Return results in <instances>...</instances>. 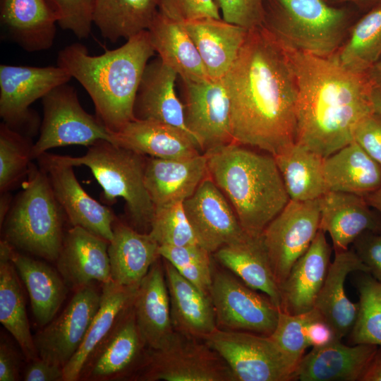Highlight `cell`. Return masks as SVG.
I'll return each instance as SVG.
<instances>
[{"instance_id":"7bdbcfd3","label":"cell","mask_w":381,"mask_h":381,"mask_svg":"<svg viewBox=\"0 0 381 381\" xmlns=\"http://www.w3.org/2000/svg\"><path fill=\"white\" fill-rule=\"evenodd\" d=\"M162 258L171 263L186 279L210 295L214 265L211 255L200 244L159 246Z\"/></svg>"},{"instance_id":"7402d4cb","label":"cell","mask_w":381,"mask_h":381,"mask_svg":"<svg viewBox=\"0 0 381 381\" xmlns=\"http://www.w3.org/2000/svg\"><path fill=\"white\" fill-rule=\"evenodd\" d=\"M136 323L148 349L162 348L172 337L170 300L162 258L140 282L133 303Z\"/></svg>"},{"instance_id":"816d5d0a","label":"cell","mask_w":381,"mask_h":381,"mask_svg":"<svg viewBox=\"0 0 381 381\" xmlns=\"http://www.w3.org/2000/svg\"><path fill=\"white\" fill-rule=\"evenodd\" d=\"M22 356L16 347L1 335L0 341V381L20 380Z\"/></svg>"},{"instance_id":"b9f144b4","label":"cell","mask_w":381,"mask_h":381,"mask_svg":"<svg viewBox=\"0 0 381 381\" xmlns=\"http://www.w3.org/2000/svg\"><path fill=\"white\" fill-rule=\"evenodd\" d=\"M30 138L0 125V192H9L25 176L32 163Z\"/></svg>"},{"instance_id":"484cf974","label":"cell","mask_w":381,"mask_h":381,"mask_svg":"<svg viewBox=\"0 0 381 381\" xmlns=\"http://www.w3.org/2000/svg\"><path fill=\"white\" fill-rule=\"evenodd\" d=\"M354 272L369 273V269L352 249L334 252L314 305L339 340L349 335L357 317L358 303L349 300L344 288L347 276Z\"/></svg>"},{"instance_id":"8992f818","label":"cell","mask_w":381,"mask_h":381,"mask_svg":"<svg viewBox=\"0 0 381 381\" xmlns=\"http://www.w3.org/2000/svg\"><path fill=\"white\" fill-rule=\"evenodd\" d=\"M147 157L105 140L87 147L83 156L64 155L73 167L90 169L102 188L106 203L111 205L118 198H123L128 224L143 233H149L155 212L145 183Z\"/></svg>"},{"instance_id":"2e32d148","label":"cell","mask_w":381,"mask_h":381,"mask_svg":"<svg viewBox=\"0 0 381 381\" xmlns=\"http://www.w3.org/2000/svg\"><path fill=\"white\" fill-rule=\"evenodd\" d=\"M100 301L92 284L75 290L61 314L34 336L39 357L64 368L80 346Z\"/></svg>"},{"instance_id":"f546056e","label":"cell","mask_w":381,"mask_h":381,"mask_svg":"<svg viewBox=\"0 0 381 381\" xmlns=\"http://www.w3.org/2000/svg\"><path fill=\"white\" fill-rule=\"evenodd\" d=\"M182 23L209 77L222 79L236 61L248 30L222 18H202Z\"/></svg>"},{"instance_id":"603a6c76","label":"cell","mask_w":381,"mask_h":381,"mask_svg":"<svg viewBox=\"0 0 381 381\" xmlns=\"http://www.w3.org/2000/svg\"><path fill=\"white\" fill-rule=\"evenodd\" d=\"M320 229L328 233L334 252L346 250L366 231H381V218L363 196L327 191L320 198Z\"/></svg>"},{"instance_id":"d6a6232c","label":"cell","mask_w":381,"mask_h":381,"mask_svg":"<svg viewBox=\"0 0 381 381\" xmlns=\"http://www.w3.org/2000/svg\"><path fill=\"white\" fill-rule=\"evenodd\" d=\"M9 256L25 285L36 322L42 328L56 317L66 298L67 285L58 270L11 245Z\"/></svg>"},{"instance_id":"30bf717a","label":"cell","mask_w":381,"mask_h":381,"mask_svg":"<svg viewBox=\"0 0 381 381\" xmlns=\"http://www.w3.org/2000/svg\"><path fill=\"white\" fill-rule=\"evenodd\" d=\"M42 103L43 119L38 140L32 145V160L57 147H89L100 140L111 142V132L82 107L76 90L68 83L52 90Z\"/></svg>"},{"instance_id":"6f0895ef","label":"cell","mask_w":381,"mask_h":381,"mask_svg":"<svg viewBox=\"0 0 381 381\" xmlns=\"http://www.w3.org/2000/svg\"><path fill=\"white\" fill-rule=\"evenodd\" d=\"M12 204V198L8 192L1 193L0 199V225L2 226Z\"/></svg>"},{"instance_id":"ab89813d","label":"cell","mask_w":381,"mask_h":381,"mask_svg":"<svg viewBox=\"0 0 381 381\" xmlns=\"http://www.w3.org/2000/svg\"><path fill=\"white\" fill-rule=\"evenodd\" d=\"M336 56L344 66L361 73L377 61L381 57V2L356 23Z\"/></svg>"},{"instance_id":"3957f363","label":"cell","mask_w":381,"mask_h":381,"mask_svg":"<svg viewBox=\"0 0 381 381\" xmlns=\"http://www.w3.org/2000/svg\"><path fill=\"white\" fill-rule=\"evenodd\" d=\"M155 52L147 30L98 56L73 43L58 54L57 65L76 79L91 97L97 118L111 133L133 120L134 104L145 68Z\"/></svg>"},{"instance_id":"4dcf8cb0","label":"cell","mask_w":381,"mask_h":381,"mask_svg":"<svg viewBox=\"0 0 381 381\" xmlns=\"http://www.w3.org/2000/svg\"><path fill=\"white\" fill-rule=\"evenodd\" d=\"M159 246L149 233L140 232L116 217L108 246L111 279L119 285L138 286L160 258Z\"/></svg>"},{"instance_id":"db71d44e","label":"cell","mask_w":381,"mask_h":381,"mask_svg":"<svg viewBox=\"0 0 381 381\" xmlns=\"http://www.w3.org/2000/svg\"><path fill=\"white\" fill-rule=\"evenodd\" d=\"M307 339L309 346L313 348L325 346L337 339L334 331L323 318L316 319L309 324Z\"/></svg>"},{"instance_id":"ba28073f","label":"cell","mask_w":381,"mask_h":381,"mask_svg":"<svg viewBox=\"0 0 381 381\" xmlns=\"http://www.w3.org/2000/svg\"><path fill=\"white\" fill-rule=\"evenodd\" d=\"M131 380L236 381L227 363L205 341L176 331L162 348H147Z\"/></svg>"},{"instance_id":"d6986e66","label":"cell","mask_w":381,"mask_h":381,"mask_svg":"<svg viewBox=\"0 0 381 381\" xmlns=\"http://www.w3.org/2000/svg\"><path fill=\"white\" fill-rule=\"evenodd\" d=\"M109 241L80 226H71L64 234L56 261L66 284L77 290L97 281L111 279Z\"/></svg>"},{"instance_id":"d4e9b609","label":"cell","mask_w":381,"mask_h":381,"mask_svg":"<svg viewBox=\"0 0 381 381\" xmlns=\"http://www.w3.org/2000/svg\"><path fill=\"white\" fill-rule=\"evenodd\" d=\"M111 143L150 157L184 159L197 156L196 140L174 126L150 120L134 119L111 133Z\"/></svg>"},{"instance_id":"f5cc1de1","label":"cell","mask_w":381,"mask_h":381,"mask_svg":"<svg viewBox=\"0 0 381 381\" xmlns=\"http://www.w3.org/2000/svg\"><path fill=\"white\" fill-rule=\"evenodd\" d=\"M23 378L25 381H64V368L39 357L28 362Z\"/></svg>"},{"instance_id":"7a4b0ae2","label":"cell","mask_w":381,"mask_h":381,"mask_svg":"<svg viewBox=\"0 0 381 381\" xmlns=\"http://www.w3.org/2000/svg\"><path fill=\"white\" fill-rule=\"evenodd\" d=\"M283 49L298 90L296 143L326 157L353 141L358 123L374 112L373 85L367 73L344 66L336 53L323 57Z\"/></svg>"},{"instance_id":"4fadbf2b","label":"cell","mask_w":381,"mask_h":381,"mask_svg":"<svg viewBox=\"0 0 381 381\" xmlns=\"http://www.w3.org/2000/svg\"><path fill=\"white\" fill-rule=\"evenodd\" d=\"M320 198L291 200L264 229L260 238L279 286L320 230Z\"/></svg>"},{"instance_id":"8fae6325","label":"cell","mask_w":381,"mask_h":381,"mask_svg":"<svg viewBox=\"0 0 381 381\" xmlns=\"http://www.w3.org/2000/svg\"><path fill=\"white\" fill-rule=\"evenodd\" d=\"M72 78L59 66H0V116L9 128L29 138L40 126L29 107L56 87Z\"/></svg>"},{"instance_id":"7dc6e473","label":"cell","mask_w":381,"mask_h":381,"mask_svg":"<svg viewBox=\"0 0 381 381\" xmlns=\"http://www.w3.org/2000/svg\"><path fill=\"white\" fill-rule=\"evenodd\" d=\"M222 19L248 30L263 25L265 0H214Z\"/></svg>"},{"instance_id":"836d02e7","label":"cell","mask_w":381,"mask_h":381,"mask_svg":"<svg viewBox=\"0 0 381 381\" xmlns=\"http://www.w3.org/2000/svg\"><path fill=\"white\" fill-rule=\"evenodd\" d=\"M328 191L366 196L381 186V166L354 140L324 157Z\"/></svg>"},{"instance_id":"680465c9","label":"cell","mask_w":381,"mask_h":381,"mask_svg":"<svg viewBox=\"0 0 381 381\" xmlns=\"http://www.w3.org/2000/svg\"><path fill=\"white\" fill-rule=\"evenodd\" d=\"M364 198L371 207H373L381 214V186Z\"/></svg>"},{"instance_id":"5bb4252c","label":"cell","mask_w":381,"mask_h":381,"mask_svg":"<svg viewBox=\"0 0 381 381\" xmlns=\"http://www.w3.org/2000/svg\"><path fill=\"white\" fill-rule=\"evenodd\" d=\"M181 82L186 124L202 153L234 143L230 100L223 78Z\"/></svg>"},{"instance_id":"f35d334b","label":"cell","mask_w":381,"mask_h":381,"mask_svg":"<svg viewBox=\"0 0 381 381\" xmlns=\"http://www.w3.org/2000/svg\"><path fill=\"white\" fill-rule=\"evenodd\" d=\"M158 11L157 0H95L93 23L115 42L147 30Z\"/></svg>"},{"instance_id":"8d00e7d4","label":"cell","mask_w":381,"mask_h":381,"mask_svg":"<svg viewBox=\"0 0 381 381\" xmlns=\"http://www.w3.org/2000/svg\"><path fill=\"white\" fill-rule=\"evenodd\" d=\"M10 244L0 241V322L29 362L39 358L27 315L17 270L9 256Z\"/></svg>"},{"instance_id":"11a10c76","label":"cell","mask_w":381,"mask_h":381,"mask_svg":"<svg viewBox=\"0 0 381 381\" xmlns=\"http://www.w3.org/2000/svg\"><path fill=\"white\" fill-rule=\"evenodd\" d=\"M361 381H381V346H378Z\"/></svg>"},{"instance_id":"9c48e42d","label":"cell","mask_w":381,"mask_h":381,"mask_svg":"<svg viewBox=\"0 0 381 381\" xmlns=\"http://www.w3.org/2000/svg\"><path fill=\"white\" fill-rule=\"evenodd\" d=\"M202 340L227 363L236 381L296 380L298 363L270 336L217 328Z\"/></svg>"},{"instance_id":"d590c367","label":"cell","mask_w":381,"mask_h":381,"mask_svg":"<svg viewBox=\"0 0 381 381\" xmlns=\"http://www.w3.org/2000/svg\"><path fill=\"white\" fill-rule=\"evenodd\" d=\"M215 260L251 289L267 296L279 308L280 291L260 236L248 235L213 253Z\"/></svg>"},{"instance_id":"f907efd6","label":"cell","mask_w":381,"mask_h":381,"mask_svg":"<svg viewBox=\"0 0 381 381\" xmlns=\"http://www.w3.org/2000/svg\"><path fill=\"white\" fill-rule=\"evenodd\" d=\"M368 267L369 273L381 282V231H366L352 243L351 248Z\"/></svg>"},{"instance_id":"74e56055","label":"cell","mask_w":381,"mask_h":381,"mask_svg":"<svg viewBox=\"0 0 381 381\" xmlns=\"http://www.w3.org/2000/svg\"><path fill=\"white\" fill-rule=\"evenodd\" d=\"M274 157L291 200H313L328 191L318 154L296 143Z\"/></svg>"},{"instance_id":"ee69618b","label":"cell","mask_w":381,"mask_h":381,"mask_svg":"<svg viewBox=\"0 0 381 381\" xmlns=\"http://www.w3.org/2000/svg\"><path fill=\"white\" fill-rule=\"evenodd\" d=\"M149 234L159 246H181L198 243L183 202L155 207Z\"/></svg>"},{"instance_id":"83f0119b","label":"cell","mask_w":381,"mask_h":381,"mask_svg":"<svg viewBox=\"0 0 381 381\" xmlns=\"http://www.w3.org/2000/svg\"><path fill=\"white\" fill-rule=\"evenodd\" d=\"M0 20L8 37L27 52L54 44L57 16L47 0H1Z\"/></svg>"},{"instance_id":"cb8c5ba5","label":"cell","mask_w":381,"mask_h":381,"mask_svg":"<svg viewBox=\"0 0 381 381\" xmlns=\"http://www.w3.org/2000/svg\"><path fill=\"white\" fill-rule=\"evenodd\" d=\"M341 340L313 347L301 359L296 370V380L361 381L377 346H347Z\"/></svg>"},{"instance_id":"9a60e30c","label":"cell","mask_w":381,"mask_h":381,"mask_svg":"<svg viewBox=\"0 0 381 381\" xmlns=\"http://www.w3.org/2000/svg\"><path fill=\"white\" fill-rule=\"evenodd\" d=\"M46 173L54 194L71 226H80L110 242L116 217L111 208L99 203L83 188L73 166L64 155L49 153L37 159Z\"/></svg>"},{"instance_id":"f1b7e54d","label":"cell","mask_w":381,"mask_h":381,"mask_svg":"<svg viewBox=\"0 0 381 381\" xmlns=\"http://www.w3.org/2000/svg\"><path fill=\"white\" fill-rule=\"evenodd\" d=\"M162 262L174 330L202 340L218 328L210 296L183 277L168 261L162 258Z\"/></svg>"},{"instance_id":"52a82bcc","label":"cell","mask_w":381,"mask_h":381,"mask_svg":"<svg viewBox=\"0 0 381 381\" xmlns=\"http://www.w3.org/2000/svg\"><path fill=\"white\" fill-rule=\"evenodd\" d=\"M346 20L323 0H272L262 25L284 48L327 57L340 47Z\"/></svg>"},{"instance_id":"60d3db41","label":"cell","mask_w":381,"mask_h":381,"mask_svg":"<svg viewBox=\"0 0 381 381\" xmlns=\"http://www.w3.org/2000/svg\"><path fill=\"white\" fill-rule=\"evenodd\" d=\"M356 286L358 308L349 343L381 346V282L368 272H360Z\"/></svg>"},{"instance_id":"4316f807","label":"cell","mask_w":381,"mask_h":381,"mask_svg":"<svg viewBox=\"0 0 381 381\" xmlns=\"http://www.w3.org/2000/svg\"><path fill=\"white\" fill-rule=\"evenodd\" d=\"M207 176L205 153L184 159L147 157L145 183L155 207L183 202Z\"/></svg>"},{"instance_id":"ffe728a7","label":"cell","mask_w":381,"mask_h":381,"mask_svg":"<svg viewBox=\"0 0 381 381\" xmlns=\"http://www.w3.org/2000/svg\"><path fill=\"white\" fill-rule=\"evenodd\" d=\"M332 248L320 229L306 252L296 262L279 286V310L298 315L314 308L330 265Z\"/></svg>"},{"instance_id":"c3c4849f","label":"cell","mask_w":381,"mask_h":381,"mask_svg":"<svg viewBox=\"0 0 381 381\" xmlns=\"http://www.w3.org/2000/svg\"><path fill=\"white\" fill-rule=\"evenodd\" d=\"M157 2L159 12L179 22L202 18H222L214 0H157Z\"/></svg>"},{"instance_id":"ac0fdd59","label":"cell","mask_w":381,"mask_h":381,"mask_svg":"<svg viewBox=\"0 0 381 381\" xmlns=\"http://www.w3.org/2000/svg\"><path fill=\"white\" fill-rule=\"evenodd\" d=\"M183 205L198 243L212 254L248 235L209 174Z\"/></svg>"},{"instance_id":"bcb514c9","label":"cell","mask_w":381,"mask_h":381,"mask_svg":"<svg viewBox=\"0 0 381 381\" xmlns=\"http://www.w3.org/2000/svg\"><path fill=\"white\" fill-rule=\"evenodd\" d=\"M57 16V23L78 39L87 38L93 24L95 0H47Z\"/></svg>"},{"instance_id":"9f6ffc18","label":"cell","mask_w":381,"mask_h":381,"mask_svg":"<svg viewBox=\"0 0 381 381\" xmlns=\"http://www.w3.org/2000/svg\"><path fill=\"white\" fill-rule=\"evenodd\" d=\"M366 73L373 86L381 91V57Z\"/></svg>"},{"instance_id":"e0dca14e","label":"cell","mask_w":381,"mask_h":381,"mask_svg":"<svg viewBox=\"0 0 381 381\" xmlns=\"http://www.w3.org/2000/svg\"><path fill=\"white\" fill-rule=\"evenodd\" d=\"M147 350L132 304L87 360L79 380H131L143 364Z\"/></svg>"},{"instance_id":"5b68a950","label":"cell","mask_w":381,"mask_h":381,"mask_svg":"<svg viewBox=\"0 0 381 381\" xmlns=\"http://www.w3.org/2000/svg\"><path fill=\"white\" fill-rule=\"evenodd\" d=\"M22 185L2 224L3 239L18 251L56 262L66 214L42 168L31 163Z\"/></svg>"},{"instance_id":"91938a15","label":"cell","mask_w":381,"mask_h":381,"mask_svg":"<svg viewBox=\"0 0 381 381\" xmlns=\"http://www.w3.org/2000/svg\"><path fill=\"white\" fill-rule=\"evenodd\" d=\"M371 99L374 112L381 115V91L373 86Z\"/></svg>"},{"instance_id":"44dd1931","label":"cell","mask_w":381,"mask_h":381,"mask_svg":"<svg viewBox=\"0 0 381 381\" xmlns=\"http://www.w3.org/2000/svg\"><path fill=\"white\" fill-rule=\"evenodd\" d=\"M178 76L159 57L149 61L137 92L134 117L164 123L193 137L186 124L183 104L176 95Z\"/></svg>"},{"instance_id":"7c38bea8","label":"cell","mask_w":381,"mask_h":381,"mask_svg":"<svg viewBox=\"0 0 381 381\" xmlns=\"http://www.w3.org/2000/svg\"><path fill=\"white\" fill-rule=\"evenodd\" d=\"M219 329L270 336L279 308L228 270L213 267L210 289Z\"/></svg>"},{"instance_id":"94428289","label":"cell","mask_w":381,"mask_h":381,"mask_svg":"<svg viewBox=\"0 0 381 381\" xmlns=\"http://www.w3.org/2000/svg\"><path fill=\"white\" fill-rule=\"evenodd\" d=\"M339 1H351L358 2L361 4L371 6L372 8L381 2V0H339Z\"/></svg>"},{"instance_id":"1f68e13d","label":"cell","mask_w":381,"mask_h":381,"mask_svg":"<svg viewBox=\"0 0 381 381\" xmlns=\"http://www.w3.org/2000/svg\"><path fill=\"white\" fill-rule=\"evenodd\" d=\"M138 287L113 280L102 284L99 306L80 346L64 368V381L79 380L87 360L133 304Z\"/></svg>"},{"instance_id":"e575fe53","label":"cell","mask_w":381,"mask_h":381,"mask_svg":"<svg viewBox=\"0 0 381 381\" xmlns=\"http://www.w3.org/2000/svg\"><path fill=\"white\" fill-rule=\"evenodd\" d=\"M147 31L155 52L181 79L210 78L196 46L182 22L158 11Z\"/></svg>"},{"instance_id":"f6af8a7d","label":"cell","mask_w":381,"mask_h":381,"mask_svg":"<svg viewBox=\"0 0 381 381\" xmlns=\"http://www.w3.org/2000/svg\"><path fill=\"white\" fill-rule=\"evenodd\" d=\"M318 318L322 317L315 308L298 315H289L279 310L276 327L270 337L298 365L309 346L308 327Z\"/></svg>"},{"instance_id":"681fc988","label":"cell","mask_w":381,"mask_h":381,"mask_svg":"<svg viewBox=\"0 0 381 381\" xmlns=\"http://www.w3.org/2000/svg\"><path fill=\"white\" fill-rule=\"evenodd\" d=\"M353 140L381 166V115L373 112L361 120L354 129Z\"/></svg>"},{"instance_id":"6da1fadb","label":"cell","mask_w":381,"mask_h":381,"mask_svg":"<svg viewBox=\"0 0 381 381\" xmlns=\"http://www.w3.org/2000/svg\"><path fill=\"white\" fill-rule=\"evenodd\" d=\"M223 80L235 143L273 156L296 143L294 73L286 52L262 25L248 30Z\"/></svg>"},{"instance_id":"277c9868","label":"cell","mask_w":381,"mask_h":381,"mask_svg":"<svg viewBox=\"0 0 381 381\" xmlns=\"http://www.w3.org/2000/svg\"><path fill=\"white\" fill-rule=\"evenodd\" d=\"M208 174L243 230L259 236L290 201L274 156L231 143L205 152Z\"/></svg>"}]
</instances>
